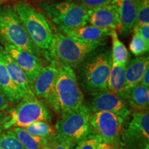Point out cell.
Returning <instances> with one entry per match:
<instances>
[{"mask_svg": "<svg viewBox=\"0 0 149 149\" xmlns=\"http://www.w3.org/2000/svg\"><path fill=\"white\" fill-rule=\"evenodd\" d=\"M111 3L118 13L121 31L126 34L131 33L137 20V5L135 0H112Z\"/></svg>", "mask_w": 149, "mask_h": 149, "instance_id": "obj_16", "label": "cell"}, {"mask_svg": "<svg viewBox=\"0 0 149 149\" xmlns=\"http://www.w3.org/2000/svg\"><path fill=\"white\" fill-rule=\"evenodd\" d=\"M55 92L60 113L77 109L84 104V95L79 87L74 69L59 63Z\"/></svg>", "mask_w": 149, "mask_h": 149, "instance_id": "obj_6", "label": "cell"}, {"mask_svg": "<svg viewBox=\"0 0 149 149\" xmlns=\"http://www.w3.org/2000/svg\"><path fill=\"white\" fill-rule=\"evenodd\" d=\"M1 54L7 70L8 72L9 76L17 89L21 97H24V96L28 95L34 94L26 74L18 66L13 58L7 53L3 46L1 48Z\"/></svg>", "mask_w": 149, "mask_h": 149, "instance_id": "obj_15", "label": "cell"}, {"mask_svg": "<svg viewBox=\"0 0 149 149\" xmlns=\"http://www.w3.org/2000/svg\"><path fill=\"white\" fill-rule=\"evenodd\" d=\"M141 84L149 88V64L147 65L141 80Z\"/></svg>", "mask_w": 149, "mask_h": 149, "instance_id": "obj_33", "label": "cell"}, {"mask_svg": "<svg viewBox=\"0 0 149 149\" xmlns=\"http://www.w3.org/2000/svg\"><path fill=\"white\" fill-rule=\"evenodd\" d=\"M86 106L91 113L111 112L124 120L127 118L131 113V109L125 100L109 91L88 93V102Z\"/></svg>", "mask_w": 149, "mask_h": 149, "instance_id": "obj_12", "label": "cell"}, {"mask_svg": "<svg viewBox=\"0 0 149 149\" xmlns=\"http://www.w3.org/2000/svg\"><path fill=\"white\" fill-rule=\"evenodd\" d=\"M6 118V112L5 111H0V136L3 133V132L6 130L4 129V124Z\"/></svg>", "mask_w": 149, "mask_h": 149, "instance_id": "obj_35", "label": "cell"}, {"mask_svg": "<svg viewBox=\"0 0 149 149\" xmlns=\"http://www.w3.org/2000/svg\"><path fill=\"white\" fill-rule=\"evenodd\" d=\"M133 31L140 35L146 42L149 43V24L135 26Z\"/></svg>", "mask_w": 149, "mask_h": 149, "instance_id": "obj_30", "label": "cell"}, {"mask_svg": "<svg viewBox=\"0 0 149 149\" xmlns=\"http://www.w3.org/2000/svg\"><path fill=\"white\" fill-rule=\"evenodd\" d=\"M107 45V40L86 42L71 38L62 33H55L52 47L46 53L47 59L77 68L86 57L100 46Z\"/></svg>", "mask_w": 149, "mask_h": 149, "instance_id": "obj_2", "label": "cell"}, {"mask_svg": "<svg viewBox=\"0 0 149 149\" xmlns=\"http://www.w3.org/2000/svg\"><path fill=\"white\" fill-rule=\"evenodd\" d=\"M14 9L33 44L40 51L48 53L53 44L54 33L45 16L25 1L15 3Z\"/></svg>", "mask_w": 149, "mask_h": 149, "instance_id": "obj_3", "label": "cell"}, {"mask_svg": "<svg viewBox=\"0 0 149 149\" xmlns=\"http://www.w3.org/2000/svg\"><path fill=\"white\" fill-rule=\"evenodd\" d=\"M58 29L66 36L86 42L107 40V37L111 36L112 31V29H101L93 25L74 28H61Z\"/></svg>", "mask_w": 149, "mask_h": 149, "instance_id": "obj_17", "label": "cell"}, {"mask_svg": "<svg viewBox=\"0 0 149 149\" xmlns=\"http://www.w3.org/2000/svg\"><path fill=\"white\" fill-rule=\"evenodd\" d=\"M125 68L112 61L107 81V89L108 91L126 101L128 94L125 88Z\"/></svg>", "mask_w": 149, "mask_h": 149, "instance_id": "obj_19", "label": "cell"}, {"mask_svg": "<svg viewBox=\"0 0 149 149\" xmlns=\"http://www.w3.org/2000/svg\"><path fill=\"white\" fill-rule=\"evenodd\" d=\"M102 141L101 136L93 131L80 140L72 149H96L99 144Z\"/></svg>", "mask_w": 149, "mask_h": 149, "instance_id": "obj_28", "label": "cell"}, {"mask_svg": "<svg viewBox=\"0 0 149 149\" xmlns=\"http://www.w3.org/2000/svg\"><path fill=\"white\" fill-rule=\"evenodd\" d=\"M91 113L87 106L84 104L77 109L61 113V118L55 126L57 139L73 148L93 131L89 123Z\"/></svg>", "mask_w": 149, "mask_h": 149, "instance_id": "obj_5", "label": "cell"}, {"mask_svg": "<svg viewBox=\"0 0 149 149\" xmlns=\"http://www.w3.org/2000/svg\"><path fill=\"white\" fill-rule=\"evenodd\" d=\"M149 64L148 56H137L128 61L125 68V88L127 93L140 84L147 65Z\"/></svg>", "mask_w": 149, "mask_h": 149, "instance_id": "obj_18", "label": "cell"}, {"mask_svg": "<svg viewBox=\"0 0 149 149\" xmlns=\"http://www.w3.org/2000/svg\"><path fill=\"white\" fill-rule=\"evenodd\" d=\"M137 5L135 26L149 24V0H135ZM134 27V28H135Z\"/></svg>", "mask_w": 149, "mask_h": 149, "instance_id": "obj_27", "label": "cell"}, {"mask_svg": "<svg viewBox=\"0 0 149 149\" xmlns=\"http://www.w3.org/2000/svg\"><path fill=\"white\" fill-rule=\"evenodd\" d=\"M124 120L119 115L108 111L91 113L89 117L91 128L101 136L102 141L115 145L121 144Z\"/></svg>", "mask_w": 149, "mask_h": 149, "instance_id": "obj_9", "label": "cell"}, {"mask_svg": "<svg viewBox=\"0 0 149 149\" xmlns=\"http://www.w3.org/2000/svg\"><path fill=\"white\" fill-rule=\"evenodd\" d=\"M129 48L133 55L135 56H141L148 52L149 43L146 42L137 33L134 32L131 42L130 43Z\"/></svg>", "mask_w": 149, "mask_h": 149, "instance_id": "obj_26", "label": "cell"}, {"mask_svg": "<svg viewBox=\"0 0 149 149\" xmlns=\"http://www.w3.org/2000/svg\"><path fill=\"white\" fill-rule=\"evenodd\" d=\"M0 37L37 57H41V51L33 44L13 7L0 8Z\"/></svg>", "mask_w": 149, "mask_h": 149, "instance_id": "obj_7", "label": "cell"}, {"mask_svg": "<svg viewBox=\"0 0 149 149\" xmlns=\"http://www.w3.org/2000/svg\"><path fill=\"white\" fill-rule=\"evenodd\" d=\"M52 149H72V148L67 143L57 139V135H56L55 140L53 141V148H52Z\"/></svg>", "mask_w": 149, "mask_h": 149, "instance_id": "obj_31", "label": "cell"}, {"mask_svg": "<svg viewBox=\"0 0 149 149\" xmlns=\"http://www.w3.org/2000/svg\"><path fill=\"white\" fill-rule=\"evenodd\" d=\"M52 114L44 102L35 94L28 95L21 99L16 107L6 112L5 130L10 128H24L37 122L51 123Z\"/></svg>", "mask_w": 149, "mask_h": 149, "instance_id": "obj_4", "label": "cell"}, {"mask_svg": "<svg viewBox=\"0 0 149 149\" xmlns=\"http://www.w3.org/2000/svg\"><path fill=\"white\" fill-rule=\"evenodd\" d=\"M44 10L58 29L84 26L87 24V9L72 1L45 4Z\"/></svg>", "mask_w": 149, "mask_h": 149, "instance_id": "obj_8", "label": "cell"}, {"mask_svg": "<svg viewBox=\"0 0 149 149\" xmlns=\"http://www.w3.org/2000/svg\"><path fill=\"white\" fill-rule=\"evenodd\" d=\"M9 107V103L6 96L0 89V111H3Z\"/></svg>", "mask_w": 149, "mask_h": 149, "instance_id": "obj_32", "label": "cell"}, {"mask_svg": "<svg viewBox=\"0 0 149 149\" xmlns=\"http://www.w3.org/2000/svg\"><path fill=\"white\" fill-rule=\"evenodd\" d=\"M96 149H119V147L118 145L106 143L102 141V142H100V144H99Z\"/></svg>", "mask_w": 149, "mask_h": 149, "instance_id": "obj_34", "label": "cell"}, {"mask_svg": "<svg viewBox=\"0 0 149 149\" xmlns=\"http://www.w3.org/2000/svg\"><path fill=\"white\" fill-rule=\"evenodd\" d=\"M32 135L53 139L57 135L55 127L50 123L46 122H37L23 128Z\"/></svg>", "mask_w": 149, "mask_h": 149, "instance_id": "obj_24", "label": "cell"}, {"mask_svg": "<svg viewBox=\"0 0 149 149\" xmlns=\"http://www.w3.org/2000/svg\"><path fill=\"white\" fill-rule=\"evenodd\" d=\"M126 103L137 111H148L149 88L139 84L128 93Z\"/></svg>", "mask_w": 149, "mask_h": 149, "instance_id": "obj_22", "label": "cell"}, {"mask_svg": "<svg viewBox=\"0 0 149 149\" xmlns=\"http://www.w3.org/2000/svg\"><path fill=\"white\" fill-rule=\"evenodd\" d=\"M0 44L13 58L18 66L26 74L31 88L40 70L43 68V60L40 57L33 55L23 48L18 47L0 37Z\"/></svg>", "mask_w": 149, "mask_h": 149, "instance_id": "obj_13", "label": "cell"}, {"mask_svg": "<svg viewBox=\"0 0 149 149\" xmlns=\"http://www.w3.org/2000/svg\"><path fill=\"white\" fill-rule=\"evenodd\" d=\"M111 36L112 37V61L126 67L130 59V55L126 46L121 42L117 36L116 30H112Z\"/></svg>", "mask_w": 149, "mask_h": 149, "instance_id": "obj_23", "label": "cell"}, {"mask_svg": "<svg viewBox=\"0 0 149 149\" xmlns=\"http://www.w3.org/2000/svg\"><path fill=\"white\" fill-rule=\"evenodd\" d=\"M124 131L126 149H146L149 147V112L136 111Z\"/></svg>", "mask_w": 149, "mask_h": 149, "instance_id": "obj_10", "label": "cell"}, {"mask_svg": "<svg viewBox=\"0 0 149 149\" xmlns=\"http://www.w3.org/2000/svg\"><path fill=\"white\" fill-rule=\"evenodd\" d=\"M146 149H149V147H148V148H146Z\"/></svg>", "mask_w": 149, "mask_h": 149, "instance_id": "obj_36", "label": "cell"}, {"mask_svg": "<svg viewBox=\"0 0 149 149\" xmlns=\"http://www.w3.org/2000/svg\"><path fill=\"white\" fill-rule=\"evenodd\" d=\"M77 1L79 3V4L88 10L101 6L109 5L111 3L112 0H77Z\"/></svg>", "mask_w": 149, "mask_h": 149, "instance_id": "obj_29", "label": "cell"}, {"mask_svg": "<svg viewBox=\"0 0 149 149\" xmlns=\"http://www.w3.org/2000/svg\"><path fill=\"white\" fill-rule=\"evenodd\" d=\"M1 48L2 45L0 44V89L8 102L11 103H18L22 97L9 76L5 63L1 57Z\"/></svg>", "mask_w": 149, "mask_h": 149, "instance_id": "obj_21", "label": "cell"}, {"mask_svg": "<svg viewBox=\"0 0 149 149\" xmlns=\"http://www.w3.org/2000/svg\"><path fill=\"white\" fill-rule=\"evenodd\" d=\"M111 65V50L106 45L89 54L76 68V76L81 91L88 93L108 91L107 81Z\"/></svg>", "mask_w": 149, "mask_h": 149, "instance_id": "obj_1", "label": "cell"}, {"mask_svg": "<svg viewBox=\"0 0 149 149\" xmlns=\"http://www.w3.org/2000/svg\"><path fill=\"white\" fill-rule=\"evenodd\" d=\"M0 149H26L13 130L3 131L0 136Z\"/></svg>", "mask_w": 149, "mask_h": 149, "instance_id": "obj_25", "label": "cell"}, {"mask_svg": "<svg viewBox=\"0 0 149 149\" xmlns=\"http://www.w3.org/2000/svg\"><path fill=\"white\" fill-rule=\"evenodd\" d=\"M13 131L26 149H52L53 141L56 137L50 139L32 135L24 128L20 127H14Z\"/></svg>", "mask_w": 149, "mask_h": 149, "instance_id": "obj_20", "label": "cell"}, {"mask_svg": "<svg viewBox=\"0 0 149 149\" xmlns=\"http://www.w3.org/2000/svg\"><path fill=\"white\" fill-rule=\"evenodd\" d=\"M58 74V63L51 60L48 66L43 67L33 83L32 90L35 95L42 98L56 113H59L56 97L55 85Z\"/></svg>", "mask_w": 149, "mask_h": 149, "instance_id": "obj_11", "label": "cell"}, {"mask_svg": "<svg viewBox=\"0 0 149 149\" xmlns=\"http://www.w3.org/2000/svg\"><path fill=\"white\" fill-rule=\"evenodd\" d=\"M87 23L101 29H120L117 10L113 5H104L87 10Z\"/></svg>", "mask_w": 149, "mask_h": 149, "instance_id": "obj_14", "label": "cell"}]
</instances>
